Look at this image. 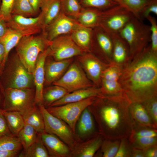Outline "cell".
I'll use <instances>...</instances> for the list:
<instances>
[{
  "instance_id": "cell-1",
  "label": "cell",
  "mask_w": 157,
  "mask_h": 157,
  "mask_svg": "<svg viewBox=\"0 0 157 157\" xmlns=\"http://www.w3.org/2000/svg\"><path fill=\"white\" fill-rule=\"evenodd\" d=\"M119 82L131 103L157 97V52L150 44L122 67Z\"/></svg>"
},
{
  "instance_id": "cell-2",
  "label": "cell",
  "mask_w": 157,
  "mask_h": 157,
  "mask_svg": "<svg viewBox=\"0 0 157 157\" xmlns=\"http://www.w3.org/2000/svg\"><path fill=\"white\" fill-rule=\"evenodd\" d=\"M130 102L124 93L97 96L91 110L100 134L106 139L128 138L135 125L129 111Z\"/></svg>"
},
{
  "instance_id": "cell-3",
  "label": "cell",
  "mask_w": 157,
  "mask_h": 157,
  "mask_svg": "<svg viewBox=\"0 0 157 157\" xmlns=\"http://www.w3.org/2000/svg\"><path fill=\"white\" fill-rule=\"evenodd\" d=\"M1 77L0 84L3 89L35 87L33 74L28 71L16 54L8 58Z\"/></svg>"
},
{
  "instance_id": "cell-4",
  "label": "cell",
  "mask_w": 157,
  "mask_h": 157,
  "mask_svg": "<svg viewBox=\"0 0 157 157\" xmlns=\"http://www.w3.org/2000/svg\"><path fill=\"white\" fill-rule=\"evenodd\" d=\"M120 35L128 44L131 59L139 53L151 42L150 25L134 17L121 30Z\"/></svg>"
},
{
  "instance_id": "cell-5",
  "label": "cell",
  "mask_w": 157,
  "mask_h": 157,
  "mask_svg": "<svg viewBox=\"0 0 157 157\" xmlns=\"http://www.w3.org/2000/svg\"><path fill=\"white\" fill-rule=\"evenodd\" d=\"M50 41L43 34L23 36L16 46V54L26 68L33 74L39 54L49 46Z\"/></svg>"
},
{
  "instance_id": "cell-6",
  "label": "cell",
  "mask_w": 157,
  "mask_h": 157,
  "mask_svg": "<svg viewBox=\"0 0 157 157\" xmlns=\"http://www.w3.org/2000/svg\"><path fill=\"white\" fill-rule=\"evenodd\" d=\"M35 97L34 88L4 89L2 109L18 112L23 116L37 105Z\"/></svg>"
},
{
  "instance_id": "cell-7",
  "label": "cell",
  "mask_w": 157,
  "mask_h": 157,
  "mask_svg": "<svg viewBox=\"0 0 157 157\" xmlns=\"http://www.w3.org/2000/svg\"><path fill=\"white\" fill-rule=\"evenodd\" d=\"M134 17L125 6L118 4L103 11L98 27L110 35L119 33Z\"/></svg>"
},
{
  "instance_id": "cell-8",
  "label": "cell",
  "mask_w": 157,
  "mask_h": 157,
  "mask_svg": "<svg viewBox=\"0 0 157 157\" xmlns=\"http://www.w3.org/2000/svg\"><path fill=\"white\" fill-rule=\"evenodd\" d=\"M96 97H90L77 102L49 107L46 108L51 114L65 122L74 133L76 122L81 113L85 108L93 104Z\"/></svg>"
},
{
  "instance_id": "cell-9",
  "label": "cell",
  "mask_w": 157,
  "mask_h": 157,
  "mask_svg": "<svg viewBox=\"0 0 157 157\" xmlns=\"http://www.w3.org/2000/svg\"><path fill=\"white\" fill-rule=\"evenodd\" d=\"M38 106L43 118L45 132L56 135L72 150L75 140L70 128L64 121L50 113L43 104Z\"/></svg>"
},
{
  "instance_id": "cell-10",
  "label": "cell",
  "mask_w": 157,
  "mask_h": 157,
  "mask_svg": "<svg viewBox=\"0 0 157 157\" xmlns=\"http://www.w3.org/2000/svg\"><path fill=\"white\" fill-rule=\"evenodd\" d=\"M52 85L63 87L69 93L95 86L77 62H72L62 76Z\"/></svg>"
},
{
  "instance_id": "cell-11",
  "label": "cell",
  "mask_w": 157,
  "mask_h": 157,
  "mask_svg": "<svg viewBox=\"0 0 157 157\" xmlns=\"http://www.w3.org/2000/svg\"><path fill=\"white\" fill-rule=\"evenodd\" d=\"M48 56L60 61L77 56L86 53L73 40L70 35L59 36L50 41Z\"/></svg>"
},
{
  "instance_id": "cell-12",
  "label": "cell",
  "mask_w": 157,
  "mask_h": 157,
  "mask_svg": "<svg viewBox=\"0 0 157 157\" xmlns=\"http://www.w3.org/2000/svg\"><path fill=\"white\" fill-rule=\"evenodd\" d=\"M77 57L78 62L89 79L95 86L100 88L102 73L110 64L104 62L91 52Z\"/></svg>"
},
{
  "instance_id": "cell-13",
  "label": "cell",
  "mask_w": 157,
  "mask_h": 157,
  "mask_svg": "<svg viewBox=\"0 0 157 157\" xmlns=\"http://www.w3.org/2000/svg\"><path fill=\"white\" fill-rule=\"evenodd\" d=\"M121 70L122 67L114 62L104 70L101 75L100 87L101 94L113 95L123 93L119 82Z\"/></svg>"
},
{
  "instance_id": "cell-14",
  "label": "cell",
  "mask_w": 157,
  "mask_h": 157,
  "mask_svg": "<svg viewBox=\"0 0 157 157\" xmlns=\"http://www.w3.org/2000/svg\"><path fill=\"white\" fill-rule=\"evenodd\" d=\"M79 24L75 19L61 11L46 28L43 34L49 41L63 35H69Z\"/></svg>"
},
{
  "instance_id": "cell-15",
  "label": "cell",
  "mask_w": 157,
  "mask_h": 157,
  "mask_svg": "<svg viewBox=\"0 0 157 157\" xmlns=\"http://www.w3.org/2000/svg\"><path fill=\"white\" fill-rule=\"evenodd\" d=\"M6 22L8 28L18 32L23 36L35 35L42 30L39 15L35 17L11 15Z\"/></svg>"
},
{
  "instance_id": "cell-16",
  "label": "cell",
  "mask_w": 157,
  "mask_h": 157,
  "mask_svg": "<svg viewBox=\"0 0 157 157\" xmlns=\"http://www.w3.org/2000/svg\"><path fill=\"white\" fill-rule=\"evenodd\" d=\"M113 44L110 35L99 27L93 28V36L91 49L97 51L105 59L106 63L112 62Z\"/></svg>"
},
{
  "instance_id": "cell-17",
  "label": "cell",
  "mask_w": 157,
  "mask_h": 157,
  "mask_svg": "<svg viewBox=\"0 0 157 157\" xmlns=\"http://www.w3.org/2000/svg\"><path fill=\"white\" fill-rule=\"evenodd\" d=\"M73 61L72 58L60 61L53 59H46L44 66V85H49L59 80Z\"/></svg>"
},
{
  "instance_id": "cell-18",
  "label": "cell",
  "mask_w": 157,
  "mask_h": 157,
  "mask_svg": "<svg viewBox=\"0 0 157 157\" xmlns=\"http://www.w3.org/2000/svg\"><path fill=\"white\" fill-rule=\"evenodd\" d=\"M49 52V47L40 53L37 59L33 74L35 90V102L38 105L43 103V91L44 82V63Z\"/></svg>"
},
{
  "instance_id": "cell-19",
  "label": "cell",
  "mask_w": 157,
  "mask_h": 157,
  "mask_svg": "<svg viewBox=\"0 0 157 157\" xmlns=\"http://www.w3.org/2000/svg\"><path fill=\"white\" fill-rule=\"evenodd\" d=\"M41 135L50 157H67L71 156V149L57 136L45 132Z\"/></svg>"
},
{
  "instance_id": "cell-20",
  "label": "cell",
  "mask_w": 157,
  "mask_h": 157,
  "mask_svg": "<svg viewBox=\"0 0 157 157\" xmlns=\"http://www.w3.org/2000/svg\"><path fill=\"white\" fill-rule=\"evenodd\" d=\"M110 35L113 44V62L122 67L129 59V46L126 42L119 33L113 34Z\"/></svg>"
},
{
  "instance_id": "cell-21",
  "label": "cell",
  "mask_w": 157,
  "mask_h": 157,
  "mask_svg": "<svg viewBox=\"0 0 157 157\" xmlns=\"http://www.w3.org/2000/svg\"><path fill=\"white\" fill-rule=\"evenodd\" d=\"M61 0H43L39 15L43 32L61 12Z\"/></svg>"
},
{
  "instance_id": "cell-22",
  "label": "cell",
  "mask_w": 157,
  "mask_h": 157,
  "mask_svg": "<svg viewBox=\"0 0 157 157\" xmlns=\"http://www.w3.org/2000/svg\"><path fill=\"white\" fill-rule=\"evenodd\" d=\"M101 93L100 88L95 86L79 89L67 93L62 98L53 103L49 107L79 101L90 97H96Z\"/></svg>"
},
{
  "instance_id": "cell-23",
  "label": "cell",
  "mask_w": 157,
  "mask_h": 157,
  "mask_svg": "<svg viewBox=\"0 0 157 157\" xmlns=\"http://www.w3.org/2000/svg\"><path fill=\"white\" fill-rule=\"evenodd\" d=\"M103 139L102 136L97 135L86 142L75 146L71 156L77 157H92L100 149Z\"/></svg>"
},
{
  "instance_id": "cell-24",
  "label": "cell",
  "mask_w": 157,
  "mask_h": 157,
  "mask_svg": "<svg viewBox=\"0 0 157 157\" xmlns=\"http://www.w3.org/2000/svg\"><path fill=\"white\" fill-rule=\"evenodd\" d=\"M75 43L86 52H91L93 29L80 24L69 34Z\"/></svg>"
},
{
  "instance_id": "cell-25",
  "label": "cell",
  "mask_w": 157,
  "mask_h": 157,
  "mask_svg": "<svg viewBox=\"0 0 157 157\" xmlns=\"http://www.w3.org/2000/svg\"><path fill=\"white\" fill-rule=\"evenodd\" d=\"M103 10L93 8H82L75 19L81 25L93 29L99 26Z\"/></svg>"
},
{
  "instance_id": "cell-26",
  "label": "cell",
  "mask_w": 157,
  "mask_h": 157,
  "mask_svg": "<svg viewBox=\"0 0 157 157\" xmlns=\"http://www.w3.org/2000/svg\"><path fill=\"white\" fill-rule=\"evenodd\" d=\"M129 111L134 122L138 124L157 128L154 126L145 108L141 103H131Z\"/></svg>"
},
{
  "instance_id": "cell-27",
  "label": "cell",
  "mask_w": 157,
  "mask_h": 157,
  "mask_svg": "<svg viewBox=\"0 0 157 157\" xmlns=\"http://www.w3.org/2000/svg\"><path fill=\"white\" fill-rule=\"evenodd\" d=\"M23 37L20 33L8 27L6 33L0 39L3 44L5 49L4 58L1 67V75L8 58L10 52L14 47L17 46Z\"/></svg>"
},
{
  "instance_id": "cell-28",
  "label": "cell",
  "mask_w": 157,
  "mask_h": 157,
  "mask_svg": "<svg viewBox=\"0 0 157 157\" xmlns=\"http://www.w3.org/2000/svg\"><path fill=\"white\" fill-rule=\"evenodd\" d=\"M25 124L31 126L38 134L45 132L43 118L37 105L23 115Z\"/></svg>"
},
{
  "instance_id": "cell-29",
  "label": "cell",
  "mask_w": 157,
  "mask_h": 157,
  "mask_svg": "<svg viewBox=\"0 0 157 157\" xmlns=\"http://www.w3.org/2000/svg\"><path fill=\"white\" fill-rule=\"evenodd\" d=\"M52 85L43 89V104L46 108L49 107L53 103L69 93L63 87L57 85Z\"/></svg>"
},
{
  "instance_id": "cell-30",
  "label": "cell",
  "mask_w": 157,
  "mask_h": 157,
  "mask_svg": "<svg viewBox=\"0 0 157 157\" xmlns=\"http://www.w3.org/2000/svg\"><path fill=\"white\" fill-rule=\"evenodd\" d=\"M2 111L11 133L17 136L25 124L22 115L17 111Z\"/></svg>"
},
{
  "instance_id": "cell-31",
  "label": "cell",
  "mask_w": 157,
  "mask_h": 157,
  "mask_svg": "<svg viewBox=\"0 0 157 157\" xmlns=\"http://www.w3.org/2000/svg\"><path fill=\"white\" fill-rule=\"evenodd\" d=\"M77 126L78 133L81 136L91 135L95 131V124L91 112L88 108L82 112Z\"/></svg>"
},
{
  "instance_id": "cell-32",
  "label": "cell",
  "mask_w": 157,
  "mask_h": 157,
  "mask_svg": "<svg viewBox=\"0 0 157 157\" xmlns=\"http://www.w3.org/2000/svg\"><path fill=\"white\" fill-rule=\"evenodd\" d=\"M20 157H49L48 152L44 145L41 134H38L37 138L33 144L25 150L20 152Z\"/></svg>"
},
{
  "instance_id": "cell-33",
  "label": "cell",
  "mask_w": 157,
  "mask_h": 157,
  "mask_svg": "<svg viewBox=\"0 0 157 157\" xmlns=\"http://www.w3.org/2000/svg\"><path fill=\"white\" fill-rule=\"evenodd\" d=\"M38 134L31 126L25 124L18 133L17 137L24 150L26 149L36 140Z\"/></svg>"
},
{
  "instance_id": "cell-34",
  "label": "cell",
  "mask_w": 157,
  "mask_h": 157,
  "mask_svg": "<svg viewBox=\"0 0 157 157\" xmlns=\"http://www.w3.org/2000/svg\"><path fill=\"white\" fill-rule=\"evenodd\" d=\"M36 13L28 0H15L12 8L11 15L28 17Z\"/></svg>"
},
{
  "instance_id": "cell-35",
  "label": "cell",
  "mask_w": 157,
  "mask_h": 157,
  "mask_svg": "<svg viewBox=\"0 0 157 157\" xmlns=\"http://www.w3.org/2000/svg\"><path fill=\"white\" fill-rule=\"evenodd\" d=\"M61 7L62 12L75 19L82 8L78 0H61Z\"/></svg>"
},
{
  "instance_id": "cell-36",
  "label": "cell",
  "mask_w": 157,
  "mask_h": 157,
  "mask_svg": "<svg viewBox=\"0 0 157 157\" xmlns=\"http://www.w3.org/2000/svg\"><path fill=\"white\" fill-rule=\"evenodd\" d=\"M120 139L103 140L101 147V156L103 157H115L117 151Z\"/></svg>"
},
{
  "instance_id": "cell-37",
  "label": "cell",
  "mask_w": 157,
  "mask_h": 157,
  "mask_svg": "<svg viewBox=\"0 0 157 157\" xmlns=\"http://www.w3.org/2000/svg\"><path fill=\"white\" fill-rule=\"evenodd\" d=\"M22 145L17 137L13 135L0 137V150L21 151Z\"/></svg>"
},
{
  "instance_id": "cell-38",
  "label": "cell",
  "mask_w": 157,
  "mask_h": 157,
  "mask_svg": "<svg viewBox=\"0 0 157 157\" xmlns=\"http://www.w3.org/2000/svg\"><path fill=\"white\" fill-rule=\"evenodd\" d=\"M138 137H157V129L135 123L128 139H131Z\"/></svg>"
},
{
  "instance_id": "cell-39",
  "label": "cell",
  "mask_w": 157,
  "mask_h": 157,
  "mask_svg": "<svg viewBox=\"0 0 157 157\" xmlns=\"http://www.w3.org/2000/svg\"><path fill=\"white\" fill-rule=\"evenodd\" d=\"M82 8H90L104 10L116 5L117 3L112 0H78Z\"/></svg>"
},
{
  "instance_id": "cell-40",
  "label": "cell",
  "mask_w": 157,
  "mask_h": 157,
  "mask_svg": "<svg viewBox=\"0 0 157 157\" xmlns=\"http://www.w3.org/2000/svg\"><path fill=\"white\" fill-rule=\"evenodd\" d=\"M122 5L125 6L138 19L141 11L150 0H120Z\"/></svg>"
},
{
  "instance_id": "cell-41",
  "label": "cell",
  "mask_w": 157,
  "mask_h": 157,
  "mask_svg": "<svg viewBox=\"0 0 157 157\" xmlns=\"http://www.w3.org/2000/svg\"><path fill=\"white\" fill-rule=\"evenodd\" d=\"M129 140L134 148L143 150L157 144V137H138Z\"/></svg>"
},
{
  "instance_id": "cell-42",
  "label": "cell",
  "mask_w": 157,
  "mask_h": 157,
  "mask_svg": "<svg viewBox=\"0 0 157 157\" xmlns=\"http://www.w3.org/2000/svg\"><path fill=\"white\" fill-rule=\"evenodd\" d=\"M141 103L145 108L154 126L157 128V97Z\"/></svg>"
},
{
  "instance_id": "cell-43",
  "label": "cell",
  "mask_w": 157,
  "mask_h": 157,
  "mask_svg": "<svg viewBox=\"0 0 157 157\" xmlns=\"http://www.w3.org/2000/svg\"><path fill=\"white\" fill-rule=\"evenodd\" d=\"M133 147L128 138L120 139L119 145L115 157H131Z\"/></svg>"
},
{
  "instance_id": "cell-44",
  "label": "cell",
  "mask_w": 157,
  "mask_h": 157,
  "mask_svg": "<svg viewBox=\"0 0 157 157\" xmlns=\"http://www.w3.org/2000/svg\"><path fill=\"white\" fill-rule=\"evenodd\" d=\"M146 19L149 22L151 31V47L154 51L157 52V22L156 18L149 15Z\"/></svg>"
},
{
  "instance_id": "cell-45",
  "label": "cell",
  "mask_w": 157,
  "mask_h": 157,
  "mask_svg": "<svg viewBox=\"0 0 157 157\" xmlns=\"http://www.w3.org/2000/svg\"><path fill=\"white\" fill-rule=\"evenodd\" d=\"M15 0H1L0 7V17L6 21L11 16V12Z\"/></svg>"
},
{
  "instance_id": "cell-46",
  "label": "cell",
  "mask_w": 157,
  "mask_h": 157,
  "mask_svg": "<svg viewBox=\"0 0 157 157\" xmlns=\"http://www.w3.org/2000/svg\"><path fill=\"white\" fill-rule=\"evenodd\" d=\"M153 13L157 15V0H150L140 13L138 19L142 21Z\"/></svg>"
},
{
  "instance_id": "cell-47",
  "label": "cell",
  "mask_w": 157,
  "mask_h": 157,
  "mask_svg": "<svg viewBox=\"0 0 157 157\" xmlns=\"http://www.w3.org/2000/svg\"><path fill=\"white\" fill-rule=\"evenodd\" d=\"M13 135L9 129L1 109L0 110V137L5 135Z\"/></svg>"
},
{
  "instance_id": "cell-48",
  "label": "cell",
  "mask_w": 157,
  "mask_h": 157,
  "mask_svg": "<svg viewBox=\"0 0 157 157\" xmlns=\"http://www.w3.org/2000/svg\"><path fill=\"white\" fill-rule=\"evenodd\" d=\"M143 150L144 157H157V144Z\"/></svg>"
},
{
  "instance_id": "cell-49",
  "label": "cell",
  "mask_w": 157,
  "mask_h": 157,
  "mask_svg": "<svg viewBox=\"0 0 157 157\" xmlns=\"http://www.w3.org/2000/svg\"><path fill=\"white\" fill-rule=\"evenodd\" d=\"M21 152V151L0 150V157H18Z\"/></svg>"
},
{
  "instance_id": "cell-50",
  "label": "cell",
  "mask_w": 157,
  "mask_h": 157,
  "mask_svg": "<svg viewBox=\"0 0 157 157\" xmlns=\"http://www.w3.org/2000/svg\"><path fill=\"white\" fill-rule=\"evenodd\" d=\"M8 28L6 21L0 17V40L5 34Z\"/></svg>"
},
{
  "instance_id": "cell-51",
  "label": "cell",
  "mask_w": 157,
  "mask_h": 157,
  "mask_svg": "<svg viewBox=\"0 0 157 157\" xmlns=\"http://www.w3.org/2000/svg\"><path fill=\"white\" fill-rule=\"evenodd\" d=\"M36 13L41 8L43 0H28Z\"/></svg>"
},
{
  "instance_id": "cell-52",
  "label": "cell",
  "mask_w": 157,
  "mask_h": 157,
  "mask_svg": "<svg viewBox=\"0 0 157 157\" xmlns=\"http://www.w3.org/2000/svg\"><path fill=\"white\" fill-rule=\"evenodd\" d=\"M131 157H144V150L133 148Z\"/></svg>"
},
{
  "instance_id": "cell-53",
  "label": "cell",
  "mask_w": 157,
  "mask_h": 157,
  "mask_svg": "<svg viewBox=\"0 0 157 157\" xmlns=\"http://www.w3.org/2000/svg\"><path fill=\"white\" fill-rule=\"evenodd\" d=\"M5 53L4 46L0 40V66H1L3 63Z\"/></svg>"
},
{
  "instance_id": "cell-54",
  "label": "cell",
  "mask_w": 157,
  "mask_h": 157,
  "mask_svg": "<svg viewBox=\"0 0 157 157\" xmlns=\"http://www.w3.org/2000/svg\"><path fill=\"white\" fill-rule=\"evenodd\" d=\"M3 99V89L0 84V110L2 109Z\"/></svg>"
},
{
  "instance_id": "cell-55",
  "label": "cell",
  "mask_w": 157,
  "mask_h": 157,
  "mask_svg": "<svg viewBox=\"0 0 157 157\" xmlns=\"http://www.w3.org/2000/svg\"><path fill=\"white\" fill-rule=\"evenodd\" d=\"M112 0L114 1L115 2L117 3L118 4L122 5V3L121 1L120 0Z\"/></svg>"
},
{
  "instance_id": "cell-56",
  "label": "cell",
  "mask_w": 157,
  "mask_h": 157,
  "mask_svg": "<svg viewBox=\"0 0 157 157\" xmlns=\"http://www.w3.org/2000/svg\"><path fill=\"white\" fill-rule=\"evenodd\" d=\"M1 0H0V6L1 5Z\"/></svg>"
},
{
  "instance_id": "cell-57",
  "label": "cell",
  "mask_w": 157,
  "mask_h": 157,
  "mask_svg": "<svg viewBox=\"0 0 157 157\" xmlns=\"http://www.w3.org/2000/svg\"><path fill=\"white\" fill-rule=\"evenodd\" d=\"M0 69H1V66H0V77H1Z\"/></svg>"
}]
</instances>
